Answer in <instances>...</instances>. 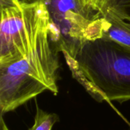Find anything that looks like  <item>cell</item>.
Listing matches in <instances>:
<instances>
[{
	"label": "cell",
	"mask_w": 130,
	"mask_h": 130,
	"mask_svg": "<svg viewBox=\"0 0 130 130\" xmlns=\"http://www.w3.org/2000/svg\"><path fill=\"white\" fill-rule=\"evenodd\" d=\"M63 56L72 77L97 101H130V50L101 38Z\"/></svg>",
	"instance_id": "1"
},
{
	"label": "cell",
	"mask_w": 130,
	"mask_h": 130,
	"mask_svg": "<svg viewBox=\"0 0 130 130\" xmlns=\"http://www.w3.org/2000/svg\"><path fill=\"white\" fill-rule=\"evenodd\" d=\"M58 50L50 30L43 33L24 57L0 65L1 116L11 112L45 91L58 94Z\"/></svg>",
	"instance_id": "2"
},
{
	"label": "cell",
	"mask_w": 130,
	"mask_h": 130,
	"mask_svg": "<svg viewBox=\"0 0 130 130\" xmlns=\"http://www.w3.org/2000/svg\"><path fill=\"white\" fill-rule=\"evenodd\" d=\"M1 1L0 65L18 60L35 46L50 30V15L42 0L31 3Z\"/></svg>",
	"instance_id": "3"
},
{
	"label": "cell",
	"mask_w": 130,
	"mask_h": 130,
	"mask_svg": "<svg viewBox=\"0 0 130 130\" xmlns=\"http://www.w3.org/2000/svg\"><path fill=\"white\" fill-rule=\"evenodd\" d=\"M50 15V37L58 51L74 54L83 44L103 37L105 18H94L75 0H42Z\"/></svg>",
	"instance_id": "4"
},
{
	"label": "cell",
	"mask_w": 130,
	"mask_h": 130,
	"mask_svg": "<svg viewBox=\"0 0 130 130\" xmlns=\"http://www.w3.org/2000/svg\"><path fill=\"white\" fill-rule=\"evenodd\" d=\"M102 17L105 18L102 38L130 50V26L122 16L121 11L115 6H110Z\"/></svg>",
	"instance_id": "5"
},
{
	"label": "cell",
	"mask_w": 130,
	"mask_h": 130,
	"mask_svg": "<svg viewBox=\"0 0 130 130\" xmlns=\"http://www.w3.org/2000/svg\"><path fill=\"white\" fill-rule=\"evenodd\" d=\"M82 8L94 18L104 15L110 6L114 5L118 0H75Z\"/></svg>",
	"instance_id": "6"
},
{
	"label": "cell",
	"mask_w": 130,
	"mask_h": 130,
	"mask_svg": "<svg viewBox=\"0 0 130 130\" xmlns=\"http://www.w3.org/2000/svg\"><path fill=\"white\" fill-rule=\"evenodd\" d=\"M59 116L54 113H47L40 108L37 109L34 123L29 130H52L53 126L59 122Z\"/></svg>",
	"instance_id": "7"
},
{
	"label": "cell",
	"mask_w": 130,
	"mask_h": 130,
	"mask_svg": "<svg viewBox=\"0 0 130 130\" xmlns=\"http://www.w3.org/2000/svg\"><path fill=\"white\" fill-rule=\"evenodd\" d=\"M113 6H115L120 10L123 11V8L130 7V0H118L117 2Z\"/></svg>",
	"instance_id": "8"
},
{
	"label": "cell",
	"mask_w": 130,
	"mask_h": 130,
	"mask_svg": "<svg viewBox=\"0 0 130 130\" xmlns=\"http://www.w3.org/2000/svg\"><path fill=\"white\" fill-rule=\"evenodd\" d=\"M0 130H9L4 121L2 116H1V120H0Z\"/></svg>",
	"instance_id": "9"
},
{
	"label": "cell",
	"mask_w": 130,
	"mask_h": 130,
	"mask_svg": "<svg viewBox=\"0 0 130 130\" xmlns=\"http://www.w3.org/2000/svg\"><path fill=\"white\" fill-rule=\"evenodd\" d=\"M121 11V14H122V16L123 17V18L126 20V21L127 22V24H129L130 26V15L129 14H128L126 12H125L124 11H122V10H120Z\"/></svg>",
	"instance_id": "10"
},
{
	"label": "cell",
	"mask_w": 130,
	"mask_h": 130,
	"mask_svg": "<svg viewBox=\"0 0 130 130\" xmlns=\"http://www.w3.org/2000/svg\"><path fill=\"white\" fill-rule=\"evenodd\" d=\"M19 1L21 2H25V3H31V2H34L36 1H38V0H19Z\"/></svg>",
	"instance_id": "11"
}]
</instances>
